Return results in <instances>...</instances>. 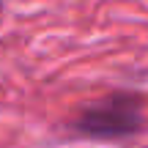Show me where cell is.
<instances>
[{"mask_svg":"<svg viewBox=\"0 0 148 148\" xmlns=\"http://www.w3.org/2000/svg\"><path fill=\"white\" fill-rule=\"evenodd\" d=\"M69 129L85 140H132L145 129L143 96L115 90L99 101H90L74 115Z\"/></svg>","mask_w":148,"mask_h":148,"instance_id":"1","label":"cell"}]
</instances>
